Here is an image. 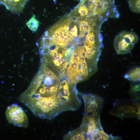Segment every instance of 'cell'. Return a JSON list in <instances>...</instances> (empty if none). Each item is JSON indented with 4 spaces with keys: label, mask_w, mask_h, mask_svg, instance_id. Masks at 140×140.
I'll return each instance as SVG.
<instances>
[{
    "label": "cell",
    "mask_w": 140,
    "mask_h": 140,
    "mask_svg": "<svg viewBox=\"0 0 140 140\" xmlns=\"http://www.w3.org/2000/svg\"><path fill=\"white\" fill-rule=\"evenodd\" d=\"M71 22L69 19L60 20L46 31L43 36L51 43L64 47L74 39L69 32Z\"/></svg>",
    "instance_id": "cell-1"
},
{
    "label": "cell",
    "mask_w": 140,
    "mask_h": 140,
    "mask_svg": "<svg viewBox=\"0 0 140 140\" xmlns=\"http://www.w3.org/2000/svg\"><path fill=\"white\" fill-rule=\"evenodd\" d=\"M110 114L120 117H135L139 119V102H136L131 99L116 100Z\"/></svg>",
    "instance_id": "cell-2"
},
{
    "label": "cell",
    "mask_w": 140,
    "mask_h": 140,
    "mask_svg": "<svg viewBox=\"0 0 140 140\" xmlns=\"http://www.w3.org/2000/svg\"><path fill=\"white\" fill-rule=\"evenodd\" d=\"M137 35L132 32L123 31L115 38L114 46L117 54H123L130 52L138 40Z\"/></svg>",
    "instance_id": "cell-3"
},
{
    "label": "cell",
    "mask_w": 140,
    "mask_h": 140,
    "mask_svg": "<svg viewBox=\"0 0 140 140\" xmlns=\"http://www.w3.org/2000/svg\"><path fill=\"white\" fill-rule=\"evenodd\" d=\"M5 114L10 123L19 127H28L29 122L27 115L22 108L17 103L8 107Z\"/></svg>",
    "instance_id": "cell-4"
},
{
    "label": "cell",
    "mask_w": 140,
    "mask_h": 140,
    "mask_svg": "<svg viewBox=\"0 0 140 140\" xmlns=\"http://www.w3.org/2000/svg\"><path fill=\"white\" fill-rule=\"evenodd\" d=\"M28 0H0L6 9L14 13H19L23 11Z\"/></svg>",
    "instance_id": "cell-5"
},
{
    "label": "cell",
    "mask_w": 140,
    "mask_h": 140,
    "mask_svg": "<svg viewBox=\"0 0 140 140\" xmlns=\"http://www.w3.org/2000/svg\"><path fill=\"white\" fill-rule=\"evenodd\" d=\"M140 67H134L125 74L124 77L125 78L131 81L138 82L140 81Z\"/></svg>",
    "instance_id": "cell-6"
},
{
    "label": "cell",
    "mask_w": 140,
    "mask_h": 140,
    "mask_svg": "<svg viewBox=\"0 0 140 140\" xmlns=\"http://www.w3.org/2000/svg\"><path fill=\"white\" fill-rule=\"evenodd\" d=\"M140 85L136 84L131 86L129 94L131 100L136 102H139L140 100Z\"/></svg>",
    "instance_id": "cell-7"
},
{
    "label": "cell",
    "mask_w": 140,
    "mask_h": 140,
    "mask_svg": "<svg viewBox=\"0 0 140 140\" xmlns=\"http://www.w3.org/2000/svg\"><path fill=\"white\" fill-rule=\"evenodd\" d=\"M39 21L33 15L26 23V25L28 28L33 32H36L39 26Z\"/></svg>",
    "instance_id": "cell-8"
},
{
    "label": "cell",
    "mask_w": 140,
    "mask_h": 140,
    "mask_svg": "<svg viewBox=\"0 0 140 140\" xmlns=\"http://www.w3.org/2000/svg\"><path fill=\"white\" fill-rule=\"evenodd\" d=\"M140 0H128L129 7L133 12L137 13H140Z\"/></svg>",
    "instance_id": "cell-9"
},
{
    "label": "cell",
    "mask_w": 140,
    "mask_h": 140,
    "mask_svg": "<svg viewBox=\"0 0 140 140\" xmlns=\"http://www.w3.org/2000/svg\"><path fill=\"white\" fill-rule=\"evenodd\" d=\"M77 8L81 18L90 17L89 16V10L85 5L80 3Z\"/></svg>",
    "instance_id": "cell-10"
},
{
    "label": "cell",
    "mask_w": 140,
    "mask_h": 140,
    "mask_svg": "<svg viewBox=\"0 0 140 140\" xmlns=\"http://www.w3.org/2000/svg\"><path fill=\"white\" fill-rule=\"evenodd\" d=\"M42 67L43 72L46 76L50 77L54 79H57L56 75L52 70L48 69L44 64H42Z\"/></svg>",
    "instance_id": "cell-11"
},
{
    "label": "cell",
    "mask_w": 140,
    "mask_h": 140,
    "mask_svg": "<svg viewBox=\"0 0 140 140\" xmlns=\"http://www.w3.org/2000/svg\"><path fill=\"white\" fill-rule=\"evenodd\" d=\"M79 48V46H78L74 49V51L72 54L71 59H76L80 61Z\"/></svg>",
    "instance_id": "cell-12"
},
{
    "label": "cell",
    "mask_w": 140,
    "mask_h": 140,
    "mask_svg": "<svg viewBox=\"0 0 140 140\" xmlns=\"http://www.w3.org/2000/svg\"><path fill=\"white\" fill-rule=\"evenodd\" d=\"M71 35L73 37H76L78 36V29L76 26L74 25L72 27L69 31Z\"/></svg>",
    "instance_id": "cell-13"
},
{
    "label": "cell",
    "mask_w": 140,
    "mask_h": 140,
    "mask_svg": "<svg viewBox=\"0 0 140 140\" xmlns=\"http://www.w3.org/2000/svg\"><path fill=\"white\" fill-rule=\"evenodd\" d=\"M64 59L60 58L57 60H53V61L55 66H60V65L62 64L64 61Z\"/></svg>",
    "instance_id": "cell-14"
}]
</instances>
